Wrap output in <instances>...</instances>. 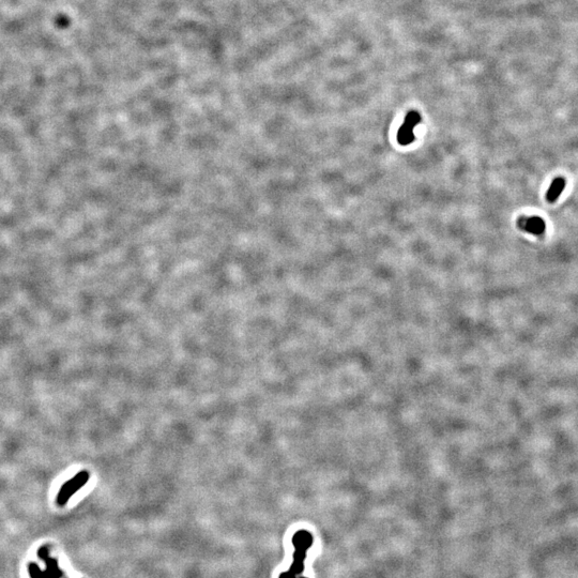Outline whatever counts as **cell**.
I'll use <instances>...</instances> for the list:
<instances>
[{"label": "cell", "mask_w": 578, "mask_h": 578, "mask_svg": "<svg viewBox=\"0 0 578 578\" xmlns=\"http://www.w3.org/2000/svg\"><path fill=\"white\" fill-rule=\"evenodd\" d=\"M313 535L307 530H299L292 536V544L294 547L293 561L290 569L287 572L282 573L280 578H306L299 577L304 571V561L306 559L307 550L313 545Z\"/></svg>", "instance_id": "1"}, {"label": "cell", "mask_w": 578, "mask_h": 578, "mask_svg": "<svg viewBox=\"0 0 578 578\" xmlns=\"http://www.w3.org/2000/svg\"><path fill=\"white\" fill-rule=\"evenodd\" d=\"M89 479H90V473H89L88 470H80L77 474H75L73 478L67 481L66 483L61 486L60 491L57 495L56 504L59 506H65L73 495L76 494L80 488H82L88 483Z\"/></svg>", "instance_id": "2"}, {"label": "cell", "mask_w": 578, "mask_h": 578, "mask_svg": "<svg viewBox=\"0 0 578 578\" xmlns=\"http://www.w3.org/2000/svg\"><path fill=\"white\" fill-rule=\"evenodd\" d=\"M421 120V117L420 115L415 112V111H411L407 116H406L405 118V122L403 123V126L401 127L400 131H398L397 133V141L401 144H409L415 140V133H414V130L416 128V126Z\"/></svg>", "instance_id": "3"}, {"label": "cell", "mask_w": 578, "mask_h": 578, "mask_svg": "<svg viewBox=\"0 0 578 578\" xmlns=\"http://www.w3.org/2000/svg\"><path fill=\"white\" fill-rule=\"evenodd\" d=\"M517 226L520 229L533 233L535 236H542L545 232V222L539 217H521L517 219Z\"/></svg>", "instance_id": "4"}, {"label": "cell", "mask_w": 578, "mask_h": 578, "mask_svg": "<svg viewBox=\"0 0 578 578\" xmlns=\"http://www.w3.org/2000/svg\"><path fill=\"white\" fill-rule=\"evenodd\" d=\"M564 188H566V179L563 177H557L549 185V189L546 193V201L549 204L555 203L563 192Z\"/></svg>", "instance_id": "5"}]
</instances>
